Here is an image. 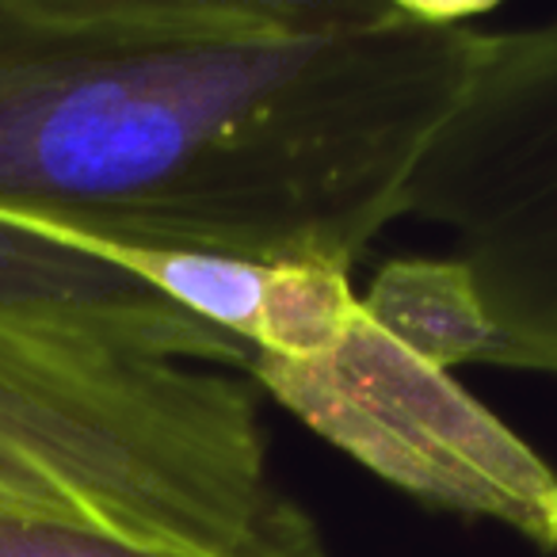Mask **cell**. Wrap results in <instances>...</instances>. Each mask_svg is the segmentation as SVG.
<instances>
[{
  "label": "cell",
  "mask_w": 557,
  "mask_h": 557,
  "mask_svg": "<svg viewBox=\"0 0 557 557\" xmlns=\"http://www.w3.org/2000/svg\"><path fill=\"white\" fill-rule=\"evenodd\" d=\"M496 4L0 0V214L103 252L351 271Z\"/></svg>",
  "instance_id": "1"
},
{
  "label": "cell",
  "mask_w": 557,
  "mask_h": 557,
  "mask_svg": "<svg viewBox=\"0 0 557 557\" xmlns=\"http://www.w3.org/2000/svg\"><path fill=\"white\" fill-rule=\"evenodd\" d=\"M0 508L195 557H329L252 379L0 325Z\"/></svg>",
  "instance_id": "2"
},
{
  "label": "cell",
  "mask_w": 557,
  "mask_h": 557,
  "mask_svg": "<svg viewBox=\"0 0 557 557\" xmlns=\"http://www.w3.org/2000/svg\"><path fill=\"white\" fill-rule=\"evenodd\" d=\"M500 336L496 367L557 374V20L493 27L412 172Z\"/></svg>",
  "instance_id": "3"
},
{
  "label": "cell",
  "mask_w": 557,
  "mask_h": 557,
  "mask_svg": "<svg viewBox=\"0 0 557 557\" xmlns=\"http://www.w3.org/2000/svg\"><path fill=\"white\" fill-rule=\"evenodd\" d=\"M248 379L310 432L428 508L493 519L557 549V473L447 371L394 344L359 302L318 359L256 351Z\"/></svg>",
  "instance_id": "4"
},
{
  "label": "cell",
  "mask_w": 557,
  "mask_h": 557,
  "mask_svg": "<svg viewBox=\"0 0 557 557\" xmlns=\"http://www.w3.org/2000/svg\"><path fill=\"white\" fill-rule=\"evenodd\" d=\"M0 325L85 348L248 371L256 348L172 302L115 252L0 214Z\"/></svg>",
  "instance_id": "5"
},
{
  "label": "cell",
  "mask_w": 557,
  "mask_h": 557,
  "mask_svg": "<svg viewBox=\"0 0 557 557\" xmlns=\"http://www.w3.org/2000/svg\"><path fill=\"white\" fill-rule=\"evenodd\" d=\"M359 302L389 341L440 371L496 367L500 336L481 306L478 283L455 256H405L382 263Z\"/></svg>",
  "instance_id": "6"
},
{
  "label": "cell",
  "mask_w": 557,
  "mask_h": 557,
  "mask_svg": "<svg viewBox=\"0 0 557 557\" xmlns=\"http://www.w3.org/2000/svg\"><path fill=\"white\" fill-rule=\"evenodd\" d=\"M359 313L348 271L329 263H278L268 271L256 325V351L318 359L344 341Z\"/></svg>",
  "instance_id": "7"
},
{
  "label": "cell",
  "mask_w": 557,
  "mask_h": 557,
  "mask_svg": "<svg viewBox=\"0 0 557 557\" xmlns=\"http://www.w3.org/2000/svg\"><path fill=\"white\" fill-rule=\"evenodd\" d=\"M146 275L157 290L195 313L199 321L225 333L240 336L256 348V325H260V302L268 271L260 263L230 260V256L202 252H115Z\"/></svg>",
  "instance_id": "8"
},
{
  "label": "cell",
  "mask_w": 557,
  "mask_h": 557,
  "mask_svg": "<svg viewBox=\"0 0 557 557\" xmlns=\"http://www.w3.org/2000/svg\"><path fill=\"white\" fill-rule=\"evenodd\" d=\"M0 557H195L85 523L0 508Z\"/></svg>",
  "instance_id": "9"
}]
</instances>
